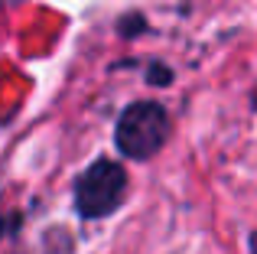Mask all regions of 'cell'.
Here are the masks:
<instances>
[{
  "label": "cell",
  "mask_w": 257,
  "mask_h": 254,
  "mask_svg": "<svg viewBox=\"0 0 257 254\" xmlns=\"http://www.w3.org/2000/svg\"><path fill=\"white\" fill-rule=\"evenodd\" d=\"M170 137V117L157 101H137L120 114L114 140L117 150L131 160H147L160 150Z\"/></svg>",
  "instance_id": "obj_1"
},
{
  "label": "cell",
  "mask_w": 257,
  "mask_h": 254,
  "mask_svg": "<svg viewBox=\"0 0 257 254\" xmlns=\"http://www.w3.org/2000/svg\"><path fill=\"white\" fill-rule=\"evenodd\" d=\"M124 189H127L124 166L114 163V160H94L75 186L78 215H85V218L111 215L120 205V199H124Z\"/></svg>",
  "instance_id": "obj_2"
}]
</instances>
